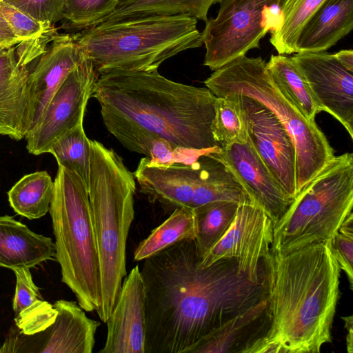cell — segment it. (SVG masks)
<instances>
[{
	"label": "cell",
	"mask_w": 353,
	"mask_h": 353,
	"mask_svg": "<svg viewBox=\"0 0 353 353\" xmlns=\"http://www.w3.org/2000/svg\"><path fill=\"white\" fill-rule=\"evenodd\" d=\"M145 353H185L203 336L268 297V278L254 281L234 258L203 267L194 239L143 260Z\"/></svg>",
	"instance_id": "cell-1"
},
{
	"label": "cell",
	"mask_w": 353,
	"mask_h": 353,
	"mask_svg": "<svg viewBox=\"0 0 353 353\" xmlns=\"http://www.w3.org/2000/svg\"><path fill=\"white\" fill-rule=\"evenodd\" d=\"M103 123L125 148L145 157L162 138L185 148L218 152L212 123L216 97L206 87L152 71L113 70L99 76L92 95Z\"/></svg>",
	"instance_id": "cell-2"
},
{
	"label": "cell",
	"mask_w": 353,
	"mask_h": 353,
	"mask_svg": "<svg viewBox=\"0 0 353 353\" xmlns=\"http://www.w3.org/2000/svg\"><path fill=\"white\" fill-rule=\"evenodd\" d=\"M268 275L271 323L250 353H315L332 342L339 299L341 268L331 240L287 254L270 253Z\"/></svg>",
	"instance_id": "cell-3"
},
{
	"label": "cell",
	"mask_w": 353,
	"mask_h": 353,
	"mask_svg": "<svg viewBox=\"0 0 353 353\" xmlns=\"http://www.w3.org/2000/svg\"><path fill=\"white\" fill-rule=\"evenodd\" d=\"M88 196L97 245L101 305L97 310L105 323L127 275L126 244L134 218V174L116 152L90 140Z\"/></svg>",
	"instance_id": "cell-4"
},
{
	"label": "cell",
	"mask_w": 353,
	"mask_h": 353,
	"mask_svg": "<svg viewBox=\"0 0 353 353\" xmlns=\"http://www.w3.org/2000/svg\"><path fill=\"white\" fill-rule=\"evenodd\" d=\"M72 37L99 75L113 70H158L167 59L203 45L197 19L185 15L101 23Z\"/></svg>",
	"instance_id": "cell-5"
},
{
	"label": "cell",
	"mask_w": 353,
	"mask_h": 353,
	"mask_svg": "<svg viewBox=\"0 0 353 353\" xmlns=\"http://www.w3.org/2000/svg\"><path fill=\"white\" fill-rule=\"evenodd\" d=\"M204 84L217 97L246 96L276 116L295 146L298 194L334 157L333 148L316 121L307 119L277 85L261 57H239L214 70Z\"/></svg>",
	"instance_id": "cell-6"
},
{
	"label": "cell",
	"mask_w": 353,
	"mask_h": 353,
	"mask_svg": "<svg viewBox=\"0 0 353 353\" xmlns=\"http://www.w3.org/2000/svg\"><path fill=\"white\" fill-rule=\"evenodd\" d=\"M49 212L61 281L85 312L101 305L100 265L88 190L75 173L58 166Z\"/></svg>",
	"instance_id": "cell-7"
},
{
	"label": "cell",
	"mask_w": 353,
	"mask_h": 353,
	"mask_svg": "<svg viewBox=\"0 0 353 353\" xmlns=\"http://www.w3.org/2000/svg\"><path fill=\"white\" fill-rule=\"evenodd\" d=\"M353 207V154L334 156L273 224L271 252L287 254L331 240Z\"/></svg>",
	"instance_id": "cell-8"
},
{
	"label": "cell",
	"mask_w": 353,
	"mask_h": 353,
	"mask_svg": "<svg viewBox=\"0 0 353 353\" xmlns=\"http://www.w3.org/2000/svg\"><path fill=\"white\" fill-rule=\"evenodd\" d=\"M133 174L140 192L168 212L181 207L193 210L218 201L252 203L215 152L205 153L189 165L168 167L148 166L141 159Z\"/></svg>",
	"instance_id": "cell-9"
},
{
	"label": "cell",
	"mask_w": 353,
	"mask_h": 353,
	"mask_svg": "<svg viewBox=\"0 0 353 353\" xmlns=\"http://www.w3.org/2000/svg\"><path fill=\"white\" fill-rule=\"evenodd\" d=\"M281 0H223L215 18L201 33L206 52L203 65L216 70L259 48V41L282 21Z\"/></svg>",
	"instance_id": "cell-10"
},
{
	"label": "cell",
	"mask_w": 353,
	"mask_h": 353,
	"mask_svg": "<svg viewBox=\"0 0 353 353\" xmlns=\"http://www.w3.org/2000/svg\"><path fill=\"white\" fill-rule=\"evenodd\" d=\"M98 77L92 61L83 53L81 61L68 73L37 125L26 134L29 153H48L59 137L83 123Z\"/></svg>",
	"instance_id": "cell-11"
},
{
	"label": "cell",
	"mask_w": 353,
	"mask_h": 353,
	"mask_svg": "<svg viewBox=\"0 0 353 353\" xmlns=\"http://www.w3.org/2000/svg\"><path fill=\"white\" fill-rule=\"evenodd\" d=\"M273 222L254 203L240 204L227 232L201 260L208 267L223 258H234L240 272L254 281L268 278L265 261L271 253Z\"/></svg>",
	"instance_id": "cell-12"
},
{
	"label": "cell",
	"mask_w": 353,
	"mask_h": 353,
	"mask_svg": "<svg viewBox=\"0 0 353 353\" xmlns=\"http://www.w3.org/2000/svg\"><path fill=\"white\" fill-rule=\"evenodd\" d=\"M234 95L245 114L249 139L282 190L293 200L298 190L296 150L291 137L265 105L250 97Z\"/></svg>",
	"instance_id": "cell-13"
},
{
	"label": "cell",
	"mask_w": 353,
	"mask_h": 353,
	"mask_svg": "<svg viewBox=\"0 0 353 353\" xmlns=\"http://www.w3.org/2000/svg\"><path fill=\"white\" fill-rule=\"evenodd\" d=\"M291 59L321 111L337 119L353 139V72L326 51L298 52Z\"/></svg>",
	"instance_id": "cell-14"
},
{
	"label": "cell",
	"mask_w": 353,
	"mask_h": 353,
	"mask_svg": "<svg viewBox=\"0 0 353 353\" xmlns=\"http://www.w3.org/2000/svg\"><path fill=\"white\" fill-rule=\"evenodd\" d=\"M248 194L252 203L264 211L273 224L284 214L293 200L282 190L248 137L215 152Z\"/></svg>",
	"instance_id": "cell-15"
},
{
	"label": "cell",
	"mask_w": 353,
	"mask_h": 353,
	"mask_svg": "<svg viewBox=\"0 0 353 353\" xmlns=\"http://www.w3.org/2000/svg\"><path fill=\"white\" fill-rule=\"evenodd\" d=\"M83 53L72 35L55 34L28 79L27 133L38 123L50 101Z\"/></svg>",
	"instance_id": "cell-16"
},
{
	"label": "cell",
	"mask_w": 353,
	"mask_h": 353,
	"mask_svg": "<svg viewBox=\"0 0 353 353\" xmlns=\"http://www.w3.org/2000/svg\"><path fill=\"white\" fill-rule=\"evenodd\" d=\"M107 336L99 353H145V298L139 265L123 281L107 321Z\"/></svg>",
	"instance_id": "cell-17"
},
{
	"label": "cell",
	"mask_w": 353,
	"mask_h": 353,
	"mask_svg": "<svg viewBox=\"0 0 353 353\" xmlns=\"http://www.w3.org/2000/svg\"><path fill=\"white\" fill-rule=\"evenodd\" d=\"M270 323L268 297L203 336L185 353H250L265 336Z\"/></svg>",
	"instance_id": "cell-18"
},
{
	"label": "cell",
	"mask_w": 353,
	"mask_h": 353,
	"mask_svg": "<svg viewBox=\"0 0 353 353\" xmlns=\"http://www.w3.org/2000/svg\"><path fill=\"white\" fill-rule=\"evenodd\" d=\"M29 73L18 63L14 46L0 56V135L17 141L27 134Z\"/></svg>",
	"instance_id": "cell-19"
},
{
	"label": "cell",
	"mask_w": 353,
	"mask_h": 353,
	"mask_svg": "<svg viewBox=\"0 0 353 353\" xmlns=\"http://www.w3.org/2000/svg\"><path fill=\"white\" fill-rule=\"evenodd\" d=\"M54 242L8 215L0 216V268H32L55 259Z\"/></svg>",
	"instance_id": "cell-20"
},
{
	"label": "cell",
	"mask_w": 353,
	"mask_h": 353,
	"mask_svg": "<svg viewBox=\"0 0 353 353\" xmlns=\"http://www.w3.org/2000/svg\"><path fill=\"white\" fill-rule=\"evenodd\" d=\"M353 28V0H325L303 27L296 53L326 51Z\"/></svg>",
	"instance_id": "cell-21"
},
{
	"label": "cell",
	"mask_w": 353,
	"mask_h": 353,
	"mask_svg": "<svg viewBox=\"0 0 353 353\" xmlns=\"http://www.w3.org/2000/svg\"><path fill=\"white\" fill-rule=\"evenodd\" d=\"M12 271L16 276L12 302L15 326L26 334L41 331L54 321L57 310L43 299L30 268H19Z\"/></svg>",
	"instance_id": "cell-22"
},
{
	"label": "cell",
	"mask_w": 353,
	"mask_h": 353,
	"mask_svg": "<svg viewBox=\"0 0 353 353\" xmlns=\"http://www.w3.org/2000/svg\"><path fill=\"white\" fill-rule=\"evenodd\" d=\"M223 0H119L115 10L101 23L148 16L185 15L207 21L210 7Z\"/></svg>",
	"instance_id": "cell-23"
},
{
	"label": "cell",
	"mask_w": 353,
	"mask_h": 353,
	"mask_svg": "<svg viewBox=\"0 0 353 353\" xmlns=\"http://www.w3.org/2000/svg\"><path fill=\"white\" fill-rule=\"evenodd\" d=\"M54 181L46 171L26 174L8 192L13 210L30 220L45 216L50 210Z\"/></svg>",
	"instance_id": "cell-24"
},
{
	"label": "cell",
	"mask_w": 353,
	"mask_h": 353,
	"mask_svg": "<svg viewBox=\"0 0 353 353\" xmlns=\"http://www.w3.org/2000/svg\"><path fill=\"white\" fill-rule=\"evenodd\" d=\"M196 222L192 210L181 207L140 242L134 253L136 261H143L185 240L195 239Z\"/></svg>",
	"instance_id": "cell-25"
},
{
	"label": "cell",
	"mask_w": 353,
	"mask_h": 353,
	"mask_svg": "<svg viewBox=\"0 0 353 353\" xmlns=\"http://www.w3.org/2000/svg\"><path fill=\"white\" fill-rule=\"evenodd\" d=\"M266 68L274 81L303 114L307 119L315 121L316 115L321 111L305 79L291 57L272 54Z\"/></svg>",
	"instance_id": "cell-26"
},
{
	"label": "cell",
	"mask_w": 353,
	"mask_h": 353,
	"mask_svg": "<svg viewBox=\"0 0 353 353\" xmlns=\"http://www.w3.org/2000/svg\"><path fill=\"white\" fill-rule=\"evenodd\" d=\"M239 205L234 201H218L193 210L196 222L194 241L201 260L229 230Z\"/></svg>",
	"instance_id": "cell-27"
},
{
	"label": "cell",
	"mask_w": 353,
	"mask_h": 353,
	"mask_svg": "<svg viewBox=\"0 0 353 353\" xmlns=\"http://www.w3.org/2000/svg\"><path fill=\"white\" fill-rule=\"evenodd\" d=\"M325 0H281L282 21L272 32L270 41L279 54L296 52V43L303 27Z\"/></svg>",
	"instance_id": "cell-28"
},
{
	"label": "cell",
	"mask_w": 353,
	"mask_h": 353,
	"mask_svg": "<svg viewBox=\"0 0 353 353\" xmlns=\"http://www.w3.org/2000/svg\"><path fill=\"white\" fill-rule=\"evenodd\" d=\"M48 153L61 166L77 174L88 188L90 166V139L85 132L83 123L59 137L50 148Z\"/></svg>",
	"instance_id": "cell-29"
},
{
	"label": "cell",
	"mask_w": 353,
	"mask_h": 353,
	"mask_svg": "<svg viewBox=\"0 0 353 353\" xmlns=\"http://www.w3.org/2000/svg\"><path fill=\"white\" fill-rule=\"evenodd\" d=\"M212 123L214 139L221 147L247 141L248 128L245 112L234 94L216 98Z\"/></svg>",
	"instance_id": "cell-30"
},
{
	"label": "cell",
	"mask_w": 353,
	"mask_h": 353,
	"mask_svg": "<svg viewBox=\"0 0 353 353\" xmlns=\"http://www.w3.org/2000/svg\"><path fill=\"white\" fill-rule=\"evenodd\" d=\"M119 0H65L63 19L71 28L83 30L99 24L113 12Z\"/></svg>",
	"instance_id": "cell-31"
},
{
	"label": "cell",
	"mask_w": 353,
	"mask_h": 353,
	"mask_svg": "<svg viewBox=\"0 0 353 353\" xmlns=\"http://www.w3.org/2000/svg\"><path fill=\"white\" fill-rule=\"evenodd\" d=\"M0 13L21 42L37 39L54 28L2 0H0Z\"/></svg>",
	"instance_id": "cell-32"
},
{
	"label": "cell",
	"mask_w": 353,
	"mask_h": 353,
	"mask_svg": "<svg viewBox=\"0 0 353 353\" xmlns=\"http://www.w3.org/2000/svg\"><path fill=\"white\" fill-rule=\"evenodd\" d=\"M334 254L341 270L346 274L353 290V213H350L331 239Z\"/></svg>",
	"instance_id": "cell-33"
},
{
	"label": "cell",
	"mask_w": 353,
	"mask_h": 353,
	"mask_svg": "<svg viewBox=\"0 0 353 353\" xmlns=\"http://www.w3.org/2000/svg\"><path fill=\"white\" fill-rule=\"evenodd\" d=\"M35 20L52 26L63 19L65 0H2Z\"/></svg>",
	"instance_id": "cell-34"
},
{
	"label": "cell",
	"mask_w": 353,
	"mask_h": 353,
	"mask_svg": "<svg viewBox=\"0 0 353 353\" xmlns=\"http://www.w3.org/2000/svg\"><path fill=\"white\" fill-rule=\"evenodd\" d=\"M21 42V40L14 34L0 13V46L10 48Z\"/></svg>",
	"instance_id": "cell-35"
},
{
	"label": "cell",
	"mask_w": 353,
	"mask_h": 353,
	"mask_svg": "<svg viewBox=\"0 0 353 353\" xmlns=\"http://www.w3.org/2000/svg\"><path fill=\"white\" fill-rule=\"evenodd\" d=\"M334 56L343 67L353 72L352 50H343L334 54Z\"/></svg>",
	"instance_id": "cell-36"
},
{
	"label": "cell",
	"mask_w": 353,
	"mask_h": 353,
	"mask_svg": "<svg viewBox=\"0 0 353 353\" xmlns=\"http://www.w3.org/2000/svg\"><path fill=\"white\" fill-rule=\"evenodd\" d=\"M341 319L344 321V326L347 330L346 334V347L348 353L353 352V316L352 315L343 316Z\"/></svg>",
	"instance_id": "cell-37"
},
{
	"label": "cell",
	"mask_w": 353,
	"mask_h": 353,
	"mask_svg": "<svg viewBox=\"0 0 353 353\" xmlns=\"http://www.w3.org/2000/svg\"><path fill=\"white\" fill-rule=\"evenodd\" d=\"M8 49V48L0 46V56L5 53Z\"/></svg>",
	"instance_id": "cell-38"
}]
</instances>
